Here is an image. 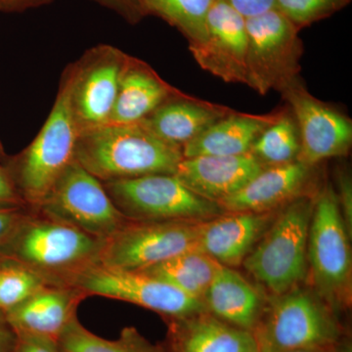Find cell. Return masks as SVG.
<instances>
[{
  "label": "cell",
  "mask_w": 352,
  "mask_h": 352,
  "mask_svg": "<svg viewBox=\"0 0 352 352\" xmlns=\"http://www.w3.org/2000/svg\"><path fill=\"white\" fill-rule=\"evenodd\" d=\"M0 265H1V259H0Z\"/></svg>",
  "instance_id": "cell-40"
},
{
  "label": "cell",
  "mask_w": 352,
  "mask_h": 352,
  "mask_svg": "<svg viewBox=\"0 0 352 352\" xmlns=\"http://www.w3.org/2000/svg\"><path fill=\"white\" fill-rule=\"evenodd\" d=\"M283 94L291 104L300 132L298 162L314 166L329 157L349 153L352 142L351 120L315 100L296 80L285 88Z\"/></svg>",
  "instance_id": "cell-13"
},
{
  "label": "cell",
  "mask_w": 352,
  "mask_h": 352,
  "mask_svg": "<svg viewBox=\"0 0 352 352\" xmlns=\"http://www.w3.org/2000/svg\"><path fill=\"white\" fill-rule=\"evenodd\" d=\"M339 192H336L340 214L349 235H352V184L351 176L342 173L338 177Z\"/></svg>",
  "instance_id": "cell-30"
},
{
  "label": "cell",
  "mask_w": 352,
  "mask_h": 352,
  "mask_svg": "<svg viewBox=\"0 0 352 352\" xmlns=\"http://www.w3.org/2000/svg\"><path fill=\"white\" fill-rule=\"evenodd\" d=\"M0 259V312L4 315L44 287L50 286L22 264L11 259Z\"/></svg>",
  "instance_id": "cell-28"
},
{
  "label": "cell",
  "mask_w": 352,
  "mask_h": 352,
  "mask_svg": "<svg viewBox=\"0 0 352 352\" xmlns=\"http://www.w3.org/2000/svg\"><path fill=\"white\" fill-rule=\"evenodd\" d=\"M52 1L53 0H0V12H23L28 9L46 6Z\"/></svg>",
  "instance_id": "cell-36"
},
{
  "label": "cell",
  "mask_w": 352,
  "mask_h": 352,
  "mask_svg": "<svg viewBox=\"0 0 352 352\" xmlns=\"http://www.w3.org/2000/svg\"><path fill=\"white\" fill-rule=\"evenodd\" d=\"M201 222L127 220L105 240L100 264L116 270L136 271L184 252L200 251Z\"/></svg>",
  "instance_id": "cell-10"
},
{
  "label": "cell",
  "mask_w": 352,
  "mask_h": 352,
  "mask_svg": "<svg viewBox=\"0 0 352 352\" xmlns=\"http://www.w3.org/2000/svg\"><path fill=\"white\" fill-rule=\"evenodd\" d=\"M27 210L24 206H0V248L6 244Z\"/></svg>",
  "instance_id": "cell-34"
},
{
  "label": "cell",
  "mask_w": 352,
  "mask_h": 352,
  "mask_svg": "<svg viewBox=\"0 0 352 352\" xmlns=\"http://www.w3.org/2000/svg\"><path fill=\"white\" fill-rule=\"evenodd\" d=\"M266 300L261 292L238 271L223 265L220 266L204 298L208 314L251 332L258 325Z\"/></svg>",
  "instance_id": "cell-21"
},
{
  "label": "cell",
  "mask_w": 352,
  "mask_h": 352,
  "mask_svg": "<svg viewBox=\"0 0 352 352\" xmlns=\"http://www.w3.org/2000/svg\"><path fill=\"white\" fill-rule=\"evenodd\" d=\"M265 168L252 153L183 157L175 175L196 195L217 204L239 191Z\"/></svg>",
  "instance_id": "cell-15"
},
{
  "label": "cell",
  "mask_w": 352,
  "mask_h": 352,
  "mask_svg": "<svg viewBox=\"0 0 352 352\" xmlns=\"http://www.w3.org/2000/svg\"><path fill=\"white\" fill-rule=\"evenodd\" d=\"M214 0H141L145 15H155L182 32L190 45L207 38V18Z\"/></svg>",
  "instance_id": "cell-26"
},
{
  "label": "cell",
  "mask_w": 352,
  "mask_h": 352,
  "mask_svg": "<svg viewBox=\"0 0 352 352\" xmlns=\"http://www.w3.org/2000/svg\"><path fill=\"white\" fill-rule=\"evenodd\" d=\"M72 286L80 289L87 298L98 296L132 303L168 321L207 311L201 300L141 271L116 270L99 263L82 272Z\"/></svg>",
  "instance_id": "cell-11"
},
{
  "label": "cell",
  "mask_w": 352,
  "mask_h": 352,
  "mask_svg": "<svg viewBox=\"0 0 352 352\" xmlns=\"http://www.w3.org/2000/svg\"><path fill=\"white\" fill-rule=\"evenodd\" d=\"M300 149L298 126L292 118L283 116L258 136L251 153L267 168L298 161Z\"/></svg>",
  "instance_id": "cell-27"
},
{
  "label": "cell",
  "mask_w": 352,
  "mask_h": 352,
  "mask_svg": "<svg viewBox=\"0 0 352 352\" xmlns=\"http://www.w3.org/2000/svg\"><path fill=\"white\" fill-rule=\"evenodd\" d=\"M62 352H166V347L153 344L138 329H122L117 340H106L90 332L76 317L57 340Z\"/></svg>",
  "instance_id": "cell-25"
},
{
  "label": "cell",
  "mask_w": 352,
  "mask_h": 352,
  "mask_svg": "<svg viewBox=\"0 0 352 352\" xmlns=\"http://www.w3.org/2000/svg\"><path fill=\"white\" fill-rule=\"evenodd\" d=\"M220 266L221 264L215 259L196 250L136 271L163 280L187 296L204 302L208 287Z\"/></svg>",
  "instance_id": "cell-24"
},
{
  "label": "cell",
  "mask_w": 352,
  "mask_h": 352,
  "mask_svg": "<svg viewBox=\"0 0 352 352\" xmlns=\"http://www.w3.org/2000/svg\"><path fill=\"white\" fill-rule=\"evenodd\" d=\"M0 206H24L6 166L0 163Z\"/></svg>",
  "instance_id": "cell-35"
},
{
  "label": "cell",
  "mask_w": 352,
  "mask_h": 352,
  "mask_svg": "<svg viewBox=\"0 0 352 352\" xmlns=\"http://www.w3.org/2000/svg\"><path fill=\"white\" fill-rule=\"evenodd\" d=\"M17 335L6 320V315L0 312V352H13Z\"/></svg>",
  "instance_id": "cell-37"
},
{
  "label": "cell",
  "mask_w": 352,
  "mask_h": 352,
  "mask_svg": "<svg viewBox=\"0 0 352 352\" xmlns=\"http://www.w3.org/2000/svg\"><path fill=\"white\" fill-rule=\"evenodd\" d=\"M351 238L335 190L326 187L314 200L307 242L311 288L333 308L349 307L352 289Z\"/></svg>",
  "instance_id": "cell-6"
},
{
  "label": "cell",
  "mask_w": 352,
  "mask_h": 352,
  "mask_svg": "<svg viewBox=\"0 0 352 352\" xmlns=\"http://www.w3.org/2000/svg\"><path fill=\"white\" fill-rule=\"evenodd\" d=\"M87 296L73 286H46L6 314L16 333H30L58 340L78 317V305Z\"/></svg>",
  "instance_id": "cell-18"
},
{
  "label": "cell",
  "mask_w": 352,
  "mask_h": 352,
  "mask_svg": "<svg viewBox=\"0 0 352 352\" xmlns=\"http://www.w3.org/2000/svg\"><path fill=\"white\" fill-rule=\"evenodd\" d=\"M221 116L214 109L180 98L177 94L139 122L164 142L182 150L190 141L221 119Z\"/></svg>",
  "instance_id": "cell-23"
},
{
  "label": "cell",
  "mask_w": 352,
  "mask_h": 352,
  "mask_svg": "<svg viewBox=\"0 0 352 352\" xmlns=\"http://www.w3.org/2000/svg\"><path fill=\"white\" fill-rule=\"evenodd\" d=\"M7 157L8 156H7L3 145H2L1 140H0V163L3 164L4 162H6Z\"/></svg>",
  "instance_id": "cell-39"
},
{
  "label": "cell",
  "mask_w": 352,
  "mask_h": 352,
  "mask_svg": "<svg viewBox=\"0 0 352 352\" xmlns=\"http://www.w3.org/2000/svg\"><path fill=\"white\" fill-rule=\"evenodd\" d=\"M32 210L104 240L127 221L113 205L103 183L75 160L58 178L39 207Z\"/></svg>",
  "instance_id": "cell-8"
},
{
  "label": "cell",
  "mask_w": 352,
  "mask_h": 352,
  "mask_svg": "<svg viewBox=\"0 0 352 352\" xmlns=\"http://www.w3.org/2000/svg\"><path fill=\"white\" fill-rule=\"evenodd\" d=\"M118 210L131 221H207L226 214L187 188L175 175L102 182Z\"/></svg>",
  "instance_id": "cell-7"
},
{
  "label": "cell",
  "mask_w": 352,
  "mask_h": 352,
  "mask_svg": "<svg viewBox=\"0 0 352 352\" xmlns=\"http://www.w3.org/2000/svg\"><path fill=\"white\" fill-rule=\"evenodd\" d=\"M284 352H351L349 347L342 346V344H331V346L308 347V349H295Z\"/></svg>",
  "instance_id": "cell-38"
},
{
  "label": "cell",
  "mask_w": 352,
  "mask_h": 352,
  "mask_svg": "<svg viewBox=\"0 0 352 352\" xmlns=\"http://www.w3.org/2000/svg\"><path fill=\"white\" fill-rule=\"evenodd\" d=\"M245 19L256 17L276 8V0H223Z\"/></svg>",
  "instance_id": "cell-33"
},
{
  "label": "cell",
  "mask_w": 352,
  "mask_h": 352,
  "mask_svg": "<svg viewBox=\"0 0 352 352\" xmlns=\"http://www.w3.org/2000/svg\"><path fill=\"white\" fill-rule=\"evenodd\" d=\"M276 119L242 115L221 118L182 148L183 157L241 156L251 153L258 136Z\"/></svg>",
  "instance_id": "cell-22"
},
{
  "label": "cell",
  "mask_w": 352,
  "mask_h": 352,
  "mask_svg": "<svg viewBox=\"0 0 352 352\" xmlns=\"http://www.w3.org/2000/svg\"><path fill=\"white\" fill-rule=\"evenodd\" d=\"M177 95L148 65L127 55L109 124H136Z\"/></svg>",
  "instance_id": "cell-20"
},
{
  "label": "cell",
  "mask_w": 352,
  "mask_h": 352,
  "mask_svg": "<svg viewBox=\"0 0 352 352\" xmlns=\"http://www.w3.org/2000/svg\"><path fill=\"white\" fill-rule=\"evenodd\" d=\"M351 0H276V8L298 30L330 17Z\"/></svg>",
  "instance_id": "cell-29"
},
{
  "label": "cell",
  "mask_w": 352,
  "mask_h": 352,
  "mask_svg": "<svg viewBox=\"0 0 352 352\" xmlns=\"http://www.w3.org/2000/svg\"><path fill=\"white\" fill-rule=\"evenodd\" d=\"M76 163L101 182L149 175H175L182 150L164 142L142 124H107L82 131Z\"/></svg>",
  "instance_id": "cell-2"
},
{
  "label": "cell",
  "mask_w": 352,
  "mask_h": 352,
  "mask_svg": "<svg viewBox=\"0 0 352 352\" xmlns=\"http://www.w3.org/2000/svg\"><path fill=\"white\" fill-rule=\"evenodd\" d=\"M105 240L28 208L0 258L36 272L50 286H72L88 268L100 263Z\"/></svg>",
  "instance_id": "cell-1"
},
{
  "label": "cell",
  "mask_w": 352,
  "mask_h": 352,
  "mask_svg": "<svg viewBox=\"0 0 352 352\" xmlns=\"http://www.w3.org/2000/svg\"><path fill=\"white\" fill-rule=\"evenodd\" d=\"M314 200L289 201L254 245L242 265L272 296L302 285L307 278V242Z\"/></svg>",
  "instance_id": "cell-5"
},
{
  "label": "cell",
  "mask_w": 352,
  "mask_h": 352,
  "mask_svg": "<svg viewBox=\"0 0 352 352\" xmlns=\"http://www.w3.org/2000/svg\"><path fill=\"white\" fill-rule=\"evenodd\" d=\"M94 1L115 11L131 24H136L146 16L141 6V0H94Z\"/></svg>",
  "instance_id": "cell-32"
},
{
  "label": "cell",
  "mask_w": 352,
  "mask_h": 352,
  "mask_svg": "<svg viewBox=\"0 0 352 352\" xmlns=\"http://www.w3.org/2000/svg\"><path fill=\"white\" fill-rule=\"evenodd\" d=\"M72 73L65 69L53 107L31 144L3 164L25 207L36 210L75 157L80 131L71 102Z\"/></svg>",
  "instance_id": "cell-3"
},
{
  "label": "cell",
  "mask_w": 352,
  "mask_h": 352,
  "mask_svg": "<svg viewBox=\"0 0 352 352\" xmlns=\"http://www.w3.org/2000/svg\"><path fill=\"white\" fill-rule=\"evenodd\" d=\"M312 166L296 161L267 166L242 189L219 201L226 212H271L305 195Z\"/></svg>",
  "instance_id": "cell-16"
},
{
  "label": "cell",
  "mask_w": 352,
  "mask_h": 352,
  "mask_svg": "<svg viewBox=\"0 0 352 352\" xmlns=\"http://www.w3.org/2000/svg\"><path fill=\"white\" fill-rule=\"evenodd\" d=\"M248 85L259 94L283 90L300 71V30L278 9L245 19Z\"/></svg>",
  "instance_id": "cell-9"
},
{
  "label": "cell",
  "mask_w": 352,
  "mask_h": 352,
  "mask_svg": "<svg viewBox=\"0 0 352 352\" xmlns=\"http://www.w3.org/2000/svg\"><path fill=\"white\" fill-rule=\"evenodd\" d=\"M276 212H226L201 223L200 251L223 266L242 265Z\"/></svg>",
  "instance_id": "cell-17"
},
{
  "label": "cell",
  "mask_w": 352,
  "mask_h": 352,
  "mask_svg": "<svg viewBox=\"0 0 352 352\" xmlns=\"http://www.w3.org/2000/svg\"><path fill=\"white\" fill-rule=\"evenodd\" d=\"M252 333L259 352H284L339 344L342 331L335 310L300 285L266 300Z\"/></svg>",
  "instance_id": "cell-4"
},
{
  "label": "cell",
  "mask_w": 352,
  "mask_h": 352,
  "mask_svg": "<svg viewBox=\"0 0 352 352\" xmlns=\"http://www.w3.org/2000/svg\"><path fill=\"white\" fill-rule=\"evenodd\" d=\"M126 57L115 46L99 44L69 64L72 107L80 133L109 124Z\"/></svg>",
  "instance_id": "cell-12"
},
{
  "label": "cell",
  "mask_w": 352,
  "mask_h": 352,
  "mask_svg": "<svg viewBox=\"0 0 352 352\" xmlns=\"http://www.w3.org/2000/svg\"><path fill=\"white\" fill-rule=\"evenodd\" d=\"M189 50L201 69L224 82L248 85L245 19L223 0L210 7L206 41Z\"/></svg>",
  "instance_id": "cell-14"
},
{
  "label": "cell",
  "mask_w": 352,
  "mask_h": 352,
  "mask_svg": "<svg viewBox=\"0 0 352 352\" xmlns=\"http://www.w3.org/2000/svg\"><path fill=\"white\" fill-rule=\"evenodd\" d=\"M16 335L17 340L13 352H62L56 340L30 333Z\"/></svg>",
  "instance_id": "cell-31"
},
{
  "label": "cell",
  "mask_w": 352,
  "mask_h": 352,
  "mask_svg": "<svg viewBox=\"0 0 352 352\" xmlns=\"http://www.w3.org/2000/svg\"><path fill=\"white\" fill-rule=\"evenodd\" d=\"M166 352H259V349L251 331L206 311L168 321Z\"/></svg>",
  "instance_id": "cell-19"
}]
</instances>
